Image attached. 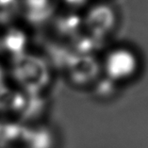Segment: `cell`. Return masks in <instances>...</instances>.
Returning <instances> with one entry per match:
<instances>
[{
    "label": "cell",
    "mask_w": 148,
    "mask_h": 148,
    "mask_svg": "<svg viewBox=\"0 0 148 148\" xmlns=\"http://www.w3.org/2000/svg\"><path fill=\"white\" fill-rule=\"evenodd\" d=\"M14 59V78L27 93H38L47 85L50 74L45 60L27 53Z\"/></svg>",
    "instance_id": "obj_1"
},
{
    "label": "cell",
    "mask_w": 148,
    "mask_h": 148,
    "mask_svg": "<svg viewBox=\"0 0 148 148\" xmlns=\"http://www.w3.org/2000/svg\"><path fill=\"white\" fill-rule=\"evenodd\" d=\"M138 61L133 52L125 48L112 51L105 61V69L112 80H123L135 74Z\"/></svg>",
    "instance_id": "obj_2"
},
{
    "label": "cell",
    "mask_w": 148,
    "mask_h": 148,
    "mask_svg": "<svg viewBox=\"0 0 148 148\" xmlns=\"http://www.w3.org/2000/svg\"><path fill=\"white\" fill-rule=\"evenodd\" d=\"M70 78L78 85L91 83L99 75V64L90 55H77L66 66Z\"/></svg>",
    "instance_id": "obj_3"
},
{
    "label": "cell",
    "mask_w": 148,
    "mask_h": 148,
    "mask_svg": "<svg viewBox=\"0 0 148 148\" xmlns=\"http://www.w3.org/2000/svg\"><path fill=\"white\" fill-rule=\"evenodd\" d=\"M116 16L114 10L107 5H98L89 10L86 15L85 24L95 38L103 37L112 29Z\"/></svg>",
    "instance_id": "obj_4"
},
{
    "label": "cell",
    "mask_w": 148,
    "mask_h": 148,
    "mask_svg": "<svg viewBox=\"0 0 148 148\" xmlns=\"http://www.w3.org/2000/svg\"><path fill=\"white\" fill-rule=\"evenodd\" d=\"M27 15L31 22L42 23L52 15L51 0H24Z\"/></svg>",
    "instance_id": "obj_5"
},
{
    "label": "cell",
    "mask_w": 148,
    "mask_h": 148,
    "mask_svg": "<svg viewBox=\"0 0 148 148\" xmlns=\"http://www.w3.org/2000/svg\"><path fill=\"white\" fill-rule=\"evenodd\" d=\"M2 49L7 50L9 53L17 58L25 54L27 45V37L20 29H10L1 40Z\"/></svg>",
    "instance_id": "obj_6"
},
{
    "label": "cell",
    "mask_w": 148,
    "mask_h": 148,
    "mask_svg": "<svg viewBox=\"0 0 148 148\" xmlns=\"http://www.w3.org/2000/svg\"><path fill=\"white\" fill-rule=\"evenodd\" d=\"M25 140L28 148H51L52 146V136L45 128L25 132Z\"/></svg>",
    "instance_id": "obj_7"
},
{
    "label": "cell",
    "mask_w": 148,
    "mask_h": 148,
    "mask_svg": "<svg viewBox=\"0 0 148 148\" xmlns=\"http://www.w3.org/2000/svg\"><path fill=\"white\" fill-rule=\"evenodd\" d=\"M79 25H80V21L75 15H71L68 14L66 16H61L59 20H58L57 26L58 29L62 34H73L75 31L77 29Z\"/></svg>",
    "instance_id": "obj_8"
},
{
    "label": "cell",
    "mask_w": 148,
    "mask_h": 148,
    "mask_svg": "<svg viewBox=\"0 0 148 148\" xmlns=\"http://www.w3.org/2000/svg\"><path fill=\"white\" fill-rule=\"evenodd\" d=\"M19 9V0H0V22L10 20Z\"/></svg>",
    "instance_id": "obj_9"
},
{
    "label": "cell",
    "mask_w": 148,
    "mask_h": 148,
    "mask_svg": "<svg viewBox=\"0 0 148 148\" xmlns=\"http://www.w3.org/2000/svg\"><path fill=\"white\" fill-rule=\"evenodd\" d=\"M65 1L71 6H81L82 4H84L87 0H65Z\"/></svg>",
    "instance_id": "obj_10"
},
{
    "label": "cell",
    "mask_w": 148,
    "mask_h": 148,
    "mask_svg": "<svg viewBox=\"0 0 148 148\" xmlns=\"http://www.w3.org/2000/svg\"><path fill=\"white\" fill-rule=\"evenodd\" d=\"M3 80H4V73H3L2 68L0 67V87H1V84L3 83Z\"/></svg>",
    "instance_id": "obj_11"
}]
</instances>
